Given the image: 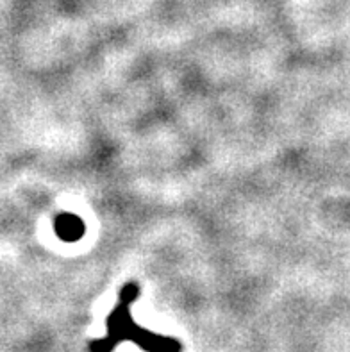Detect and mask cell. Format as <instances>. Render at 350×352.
<instances>
[{
    "mask_svg": "<svg viewBox=\"0 0 350 352\" xmlns=\"http://www.w3.org/2000/svg\"><path fill=\"white\" fill-rule=\"evenodd\" d=\"M56 231L59 236L67 241H76L85 234V226L76 214H61L56 219Z\"/></svg>",
    "mask_w": 350,
    "mask_h": 352,
    "instance_id": "6da1fadb",
    "label": "cell"
}]
</instances>
